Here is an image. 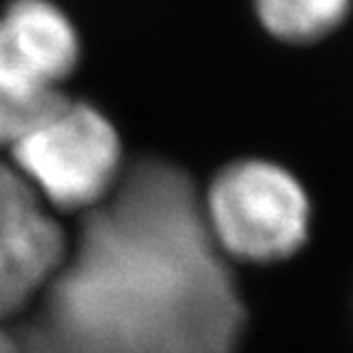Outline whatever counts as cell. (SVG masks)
<instances>
[{
    "mask_svg": "<svg viewBox=\"0 0 353 353\" xmlns=\"http://www.w3.org/2000/svg\"><path fill=\"white\" fill-rule=\"evenodd\" d=\"M0 353H17V339L0 326Z\"/></svg>",
    "mask_w": 353,
    "mask_h": 353,
    "instance_id": "9c48e42d",
    "label": "cell"
},
{
    "mask_svg": "<svg viewBox=\"0 0 353 353\" xmlns=\"http://www.w3.org/2000/svg\"><path fill=\"white\" fill-rule=\"evenodd\" d=\"M17 353H81L77 346H72L69 341L57 334L54 329L52 331H37L28 339V346H22L17 341Z\"/></svg>",
    "mask_w": 353,
    "mask_h": 353,
    "instance_id": "ba28073f",
    "label": "cell"
},
{
    "mask_svg": "<svg viewBox=\"0 0 353 353\" xmlns=\"http://www.w3.org/2000/svg\"><path fill=\"white\" fill-rule=\"evenodd\" d=\"M66 258V238L39 194L0 160V321L50 287Z\"/></svg>",
    "mask_w": 353,
    "mask_h": 353,
    "instance_id": "277c9868",
    "label": "cell"
},
{
    "mask_svg": "<svg viewBox=\"0 0 353 353\" xmlns=\"http://www.w3.org/2000/svg\"><path fill=\"white\" fill-rule=\"evenodd\" d=\"M206 228L226 260L277 263L309 238L312 201L297 176L268 160H238L201 196Z\"/></svg>",
    "mask_w": 353,
    "mask_h": 353,
    "instance_id": "7a4b0ae2",
    "label": "cell"
},
{
    "mask_svg": "<svg viewBox=\"0 0 353 353\" xmlns=\"http://www.w3.org/2000/svg\"><path fill=\"white\" fill-rule=\"evenodd\" d=\"M79 54L77 28L52 0H12L0 17V86L59 88L77 69Z\"/></svg>",
    "mask_w": 353,
    "mask_h": 353,
    "instance_id": "5b68a950",
    "label": "cell"
},
{
    "mask_svg": "<svg viewBox=\"0 0 353 353\" xmlns=\"http://www.w3.org/2000/svg\"><path fill=\"white\" fill-rule=\"evenodd\" d=\"M8 152L12 167L54 209H94L121 176L118 130L99 108L83 101L66 99Z\"/></svg>",
    "mask_w": 353,
    "mask_h": 353,
    "instance_id": "3957f363",
    "label": "cell"
},
{
    "mask_svg": "<svg viewBox=\"0 0 353 353\" xmlns=\"http://www.w3.org/2000/svg\"><path fill=\"white\" fill-rule=\"evenodd\" d=\"M47 290L52 329L81 353H236L245 321L201 196L165 162L118 179Z\"/></svg>",
    "mask_w": 353,
    "mask_h": 353,
    "instance_id": "6da1fadb",
    "label": "cell"
},
{
    "mask_svg": "<svg viewBox=\"0 0 353 353\" xmlns=\"http://www.w3.org/2000/svg\"><path fill=\"white\" fill-rule=\"evenodd\" d=\"M265 32L282 42H314L346 20L351 0H253Z\"/></svg>",
    "mask_w": 353,
    "mask_h": 353,
    "instance_id": "8992f818",
    "label": "cell"
},
{
    "mask_svg": "<svg viewBox=\"0 0 353 353\" xmlns=\"http://www.w3.org/2000/svg\"><path fill=\"white\" fill-rule=\"evenodd\" d=\"M69 99L59 88L17 91L0 86V148L10 150Z\"/></svg>",
    "mask_w": 353,
    "mask_h": 353,
    "instance_id": "52a82bcc",
    "label": "cell"
}]
</instances>
